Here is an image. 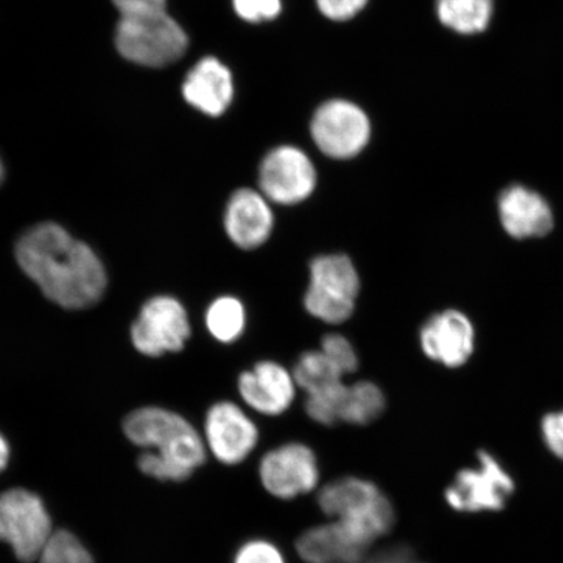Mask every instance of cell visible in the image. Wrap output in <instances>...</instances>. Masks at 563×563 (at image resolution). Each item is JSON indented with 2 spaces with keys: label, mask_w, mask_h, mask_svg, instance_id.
I'll return each instance as SVG.
<instances>
[{
  "label": "cell",
  "mask_w": 563,
  "mask_h": 563,
  "mask_svg": "<svg viewBox=\"0 0 563 563\" xmlns=\"http://www.w3.org/2000/svg\"><path fill=\"white\" fill-rule=\"evenodd\" d=\"M514 492V482L495 457L478 455V466L463 470L446 490V501L457 511H497L504 509Z\"/></svg>",
  "instance_id": "30bf717a"
},
{
  "label": "cell",
  "mask_w": 563,
  "mask_h": 563,
  "mask_svg": "<svg viewBox=\"0 0 563 563\" xmlns=\"http://www.w3.org/2000/svg\"><path fill=\"white\" fill-rule=\"evenodd\" d=\"M52 519L38 496L25 489L0 495V540L21 562L37 561L53 537Z\"/></svg>",
  "instance_id": "8992f818"
},
{
  "label": "cell",
  "mask_w": 563,
  "mask_h": 563,
  "mask_svg": "<svg viewBox=\"0 0 563 563\" xmlns=\"http://www.w3.org/2000/svg\"><path fill=\"white\" fill-rule=\"evenodd\" d=\"M317 501L328 517L361 533L373 544L396 523L389 499L377 485L363 478H338L320 490Z\"/></svg>",
  "instance_id": "3957f363"
},
{
  "label": "cell",
  "mask_w": 563,
  "mask_h": 563,
  "mask_svg": "<svg viewBox=\"0 0 563 563\" xmlns=\"http://www.w3.org/2000/svg\"><path fill=\"white\" fill-rule=\"evenodd\" d=\"M260 477L272 496L292 499L316 489L320 481L319 464L311 449L302 443H286L265 454Z\"/></svg>",
  "instance_id": "8fae6325"
},
{
  "label": "cell",
  "mask_w": 563,
  "mask_h": 563,
  "mask_svg": "<svg viewBox=\"0 0 563 563\" xmlns=\"http://www.w3.org/2000/svg\"><path fill=\"white\" fill-rule=\"evenodd\" d=\"M368 0H317L322 15L330 20L344 21L361 12Z\"/></svg>",
  "instance_id": "4316f807"
},
{
  "label": "cell",
  "mask_w": 563,
  "mask_h": 563,
  "mask_svg": "<svg viewBox=\"0 0 563 563\" xmlns=\"http://www.w3.org/2000/svg\"><path fill=\"white\" fill-rule=\"evenodd\" d=\"M206 325L208 332L218 342L234 343L242 336L246 325L243 302L234 297L217 298L207 309Z\"/></svg>",
  "instance_id": "44dd1931"
},
{
  "label": "cell",
  "mask_w": 563,
  "mask_h": 563,
  "mask_svg": "<svg viewBox=\"0 0 563 563\" xmlns=\"http://www.w3.org/2000/svg\"><path fill=\"white\" fill-rule=\"evenodd\" d=\"M407 563H418V562H413L412 560L408 561Z\"/></svg>",
  "instance_id": "d6a6232c"
},
{
  "label": "cell",
  "mask_w": 563,
  "mask_h": 563,
  "mask_svg": "<svg viewBox=\"0 0 563 563\" xmlns=\"http://www.w3.org/2000/svg\"><path fill=\"white\" fill-rule=\"evenodd\" d=\"M294 375L276 362H260L239 376L238 390L244 404L266 417H278L291 407L297 396Z\"/></svg>",
  "instance_id": "5bb4252c"
},
{
  "label": "cell",
  "mask_w": 563,
  "mask_h": 563,
  "mask_svg": "<svg viewBox=\"0 0 563 563\" xmlns=\"http://www.w3.org/2000/svg\"><path fill=\"white\" fill-rule=\"evenodd\" d=\"M121 16L146 15L166 11L167 0H112Z\"/></svg>",
  "instance_id": "f1b7e54d"
},
{
  "label": "cell",
  "mask_w": 563,
  "mask_h": 563,
  "mask_svg": "<svg viewBox=\"0 0 563 563\" xmlns=\"http://www.w3.org/2000/svg\"><path fill=\"white\" fill-rule=\"evenodd\" d=\"M189 336L191 323L185 306L167 295L147 300L131 329L133 346L152 357L181 351Z\"/></svg>",
  "instance_id": "52a82bcc"
},
{
  "label": "cell",
  "mask_w": 563,
  "mask_h": 563,
  "mask_svg": "<svg viewBox=\"0 0 563 563\" xmlns=\"http://www.w3.org/2000/svg\"><path fill=\"white\" fill-rule=\"evenodd\" d=\"M202 439L217 461L234 466L255 450L258 429L242 407L218 402L209 408Z\"/></svg>",
  "instance_id": "7c38bea8"
},
{
  "label": "cell",
  "mask_w": 563,
  "mask_h": 563,
  "mask_svg": "<svg viewBox=\"0 0 563 563\" xmlns=\"http://www.w3.org/2000/svg\"><path fill=\"white\" fill-rule=\"evenodd\" d=\"M239 16L251 23L277 18L280 12V0H234Z\"/></svg>",
  "instance_id": "484cf974"
},
{
  "label": "cell",
  "mask_w": 563,
  "mask_h": 563,
  "mask_svg": "<svg viewBox=\"0 0 563 563\" xmlns=\"http://www.w3.org/2000/svg\"><path fill=\"white\" fill-rule=\"evenodd\" d=\"M38 561L40 563H93L87 549L67 531L53 533Z\"/></svg>",
  "instance_id": "603a6c76"
},
{
  "label": "cell",
  "mask_w": 563,
  "mask_h": 563,
  "mask_svg": "<svg viewBox=\"0 0 563 563\" xmlns=\"http://www.w3.org/2000/svg\"><path fill=\"white\" fill-rule=\"evenodd\" d=\"M385 407L384 393L376 384L358 382L347 385L344 390L338 419L349 424L367 426L382 417Z\"/></svg>",
  "instance_id": "ffe728a7"
},
{
  "label": "cell",
  "mask_w": 563,
  "mask_h": 563,
  "mask_svg": "<svg viewBox=\"0 0 563 563\" xmlns=\"http://www.w3.org/2000/svg\"><path fill=\"white\" fill-rule=\"evenodd\" d=\"M234 563H286L279 549L265 540H251L239 549Z\"/></svg>",
  "instance_id": "d4e9b609"
},
{
  "label": "cell",
  "mask_w": 563,
  "mask_h": 563,
  "mask_svg": "<svg viewBox=\"0 0 563 563\" xmlns=\"http://www.w3.org/2000/svg\"><path fill=\"white\" fill-rule=\"evenodd\" d=\"M498 210L504 229L512 238H541L553 229L552 209L544 197L523 186L506 188Z\"/></svg>",
  "instance_id": "e0dca14e"
},
{
  "label": "cell",
  "mask_w": 563,
  "mask_h": 563,
  "mask_svg": "<svg viewBox=\"0 0 563 563\" xmlns=\"http://www.w3.org/2000/svg\"><path fill=\"white\" fill-rule=\"evenodd\" d=\"M543 434L547 446L563 461V411L547 415Z\"/></svg>",
  "instance_id": "83f0119b"
},
{
  "label": "cell",
  "mask_w": 563,
  "mask_h": 563,
  "mask_svg": "<svg viewBox=\"0 0 563 563\" xmlns=\"http://www.w3.org/2000/svg\"><path fill=\"white\" fill-rule=\"evenodd\" d=\"M271 201L252 188L236 189L223 214V228L238 249L253 251L264 245L273 234L274 213Z\"/></svg>",
  "instance_id": "4fadbf2b"
},
{
  "label": "cell",
  "mask_w": 563,
  "mask_h": 563,
  "mask_svg": "<svg viewBox=\"0 0 563 563\" xmlns=\"http://www.w3.org/2000/svg\"><path fill=\"white\" fill-rule=\"evenodd\" d=\"M295 383L309 394L332 389L343 384V375L321 350L305 352L292 372Z\"/></svg>",
  "instance_id": "7402d4cb"
},
{
  "label": "cell",
  "mask_w": 563,
  "mask_h": 563,
  "mask_svg": "<svg viewBox=\"0 0 563 563\" xmlns=\"http://www.w3.org/2000/svg\"><path fill=\"white\" fill-rule=\"evenodd\" d=\"M410 560H412V554L408 549L393 548L358 563H407Z\"/></svg>",
  "instance_id": "f546056e"
},
{
  "label": "cell",
  "mask_w": 563,
  "mask_h": 563,
  "mask_svg": "<svg viewBox=\"0 0 563 563\" xmlns=\"http://www.w3.org/2000/svg\"><path fill=\"white\" fill-rule=\"evenodd\" d=\"M311 131L317 147L334 159L356 157L371 139L368 117L356 104L342 100L323 103L316 111Z\"/></svg>",
  "instance_id": "9c48e42d"
},
{
  "label": "cell",
  "mask_w": 563,
  "mask_h": 563,
  "mask_svg": "<svg viewBox=\"0 0 563 563\" xmlns=\"http://www.w3.org/2000/svg\"><path fill=\"white\" fill-rule=\"evenodd\" d=\"M124 433L135 445L150 449L140 455L139 467L157 481H187L207 460L206 441L191 422L165 408L133 411L124 421Z\"/></svg>",
  "instance_id": "7a4b0ae2"
},
{
  "label": "cell",
  "mask_w": 563,
  "mask_h": 563,
  "mask_svg": "<svg viewBox=\"0 0 563 563\" xmlns=\"http://www.w3.org/2000/svg\"><path fill=\"white\" fill-rule=\"evenodd\" d=\"M373 543L350 527L332 520L301 534L297 551L307 563H358Z\"/></svg>",
  "instance_id": "2e32d148"
},
{
  "label": "cell",
  "mask_w": 563,
  "mask_h": 563,
  "mask_svg": "<svg viewBox=\"0 0 563 563\" xmlns=\"http://www.w3.org/2000/svg\"><path fill=\"white\" fill-rule=\"evenodd\" d=\"M3 179H4V167L2 164V159H0V185H2Z\"/></svg>",
  "instance_id": "1f68e13d"
},
{
  "label": "cell",
  "mask_w": 563,
  "mask_h": 563,
  "mask_svg": "<svg viewBox=\"0 0 563 563\" xmlns=\"http://www.w3.org/2000/svg\"><path fill=\"white\" fill-rule=\"evenodd\" d=\"M16 260L46 298L63 308L95 306L108 285L95 251L53 222L40 223L20 238Z\"/></svg>",
  "instance_id": "6da1fadb"
},
{
  "label": "cell",
  "mask_w": 563,
  "mask_h": 563,
  "mask_svg": "<svg viewBox=\"0 0 563 563\" xmlns=\"http://www.w3.org/2000/svg\"><path fill=\"white\" fill-rule=\"evenodd\" d=\"M322 354L332 362L343 376L351 375L358 368V357L354 346L346 336L330 333L322 338Z\"/></svg>",
  "instance_id": "cb8c5ba5"
},
{
  "label": "cell",
  "mask_w": 563,
  "mask_h": 563,
  "mask_svg": "<svg viewBox=\"0 0 563 563\" xmlns=\"http://www.w3.org/2000/svg\"><path fill=\"white\" fill-rule=\"evenodd\" d=\"M421 349L434 362L449 368L462 367L473 355L475 330L468 317L445 311L429 319L420 332Z\"/></svg>",
  "instance_id": "9a60e30c"
},
{
  "label": "cell",
  "mask_w": 563,
  "mask_h": 563,
  "mask_svg": "<svg viewBox=\"0 0 563 563\" xmlns=\"http://www.w3.org/2000/svg\"><path fill=\"white\" fill-rule=\"evenodd\" d=\"M183 96L194 108L210 117L223 114L234 96L232 76L227 66L216 58H203L189 70Z\"/></svg>",
  "instance_id": "ac0fdd59"
},
{
  "label": "cell",
  "mask_w": 563,
  "mask_h": 563,
  "mask_svg": "<svg viewBox=\"0 0 563 563\" xmlns=\"http://www.w3.org/2000/svg\"><path fill=\"white\" fill-rule=\"evenodd\" d=\"M361 277L346 255H321L309 264V286L305 295L307 312L314 319L340 325L355 312Z\"/></svg>",
  "instance_id": "5b68a950"
},
{
  "label": "cell",
  "mask_w": 563,
  "mask_h": 563,
  "mask_svg": "<svg viewBox=\"0 0 563 563\" xmlns=\"http://www.w3.org/2000/svg\"><path fill=\"white\" fill-rule=\"evenodd\" d=\"M10 460V446L4 440L3 435L0 434V471H3Z\"/></svg>",
  "instance_id": "4dcf8cb0"
},
{
  "label": "cell",
  "mask_w": 563,
  "mask_h": 563,
  "mask_svg": "<svg viewBox=\"0 0 563 563\" xmlns=\"http://www.w3.org/2000/svg\"><path fill=\"white\" fill-rule=\"evenodd\" d=\"M435 11L448 30L473 35L488 30L495 0H438Z\"/></svg>",
  "instance_id": "d6986e66"
},
{
  "label": "cell",
  "mask_w": 563,
  "mask_h": 563,
  "mask_svg": "<svg viewBox=\"0 0 563 563\" xmlns=\"http://www.w3.org/2000/svg\"><path fill=\"white\" fill-rule=\"evenodd\" d=\"M115 42L123 58L152 68L172 65L188 47L186 32L166 11L121 16Z\"/></svg>",
  "instance_id": "277c9868"
},
{
  "label": "cell",
  "mask_w": 563,
  "mask_h": 563,
  "mask_svg": "<svg viewBox=\"0 0 563 563\" xmlns=\"http://www.w3.org/2000/svg\"><path fill=\"white\" fill-rule=\"evenodd\" d=\"M316 186L313 162L297 146L276 147L260 166V192L277 206H298L312 196Z\"/></svg>",
  "instance_id": "ba28073f"
}]
</instances>
